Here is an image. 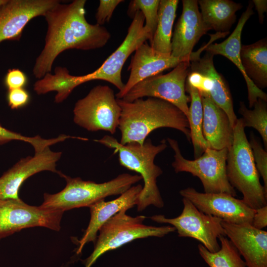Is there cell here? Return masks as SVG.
I'll use <instances>...</instances> for the list:
<instances>
[{
	"label": "cell",
	"mask_w": 267,
	"mask_h": 267,
	"mask_svg": "<svg viewBox=\"0 0 267 267\" xmlns=\"http://www.w3.org/2000/svg\"><path fill=\"white\" fill-rule=\"evenodd\" d=\"M86 3V0H75L68 4L60 2L45 13L47 30L44 47L33 69L35 78L41 79L50 73L55 58L64 50L95 49L107 43L111 37L107 30L87 21Z\"/></svg>",
	"instance_id": "cell-1"
},
{
	"label": "cell",
	"mask_w": 267,
	"mask_h": 267,
	"mask_svg": "<svg viewBox=\"0 0 267 267\" xmlns=\"http://www.w3.org/2000/svg\"><path fill=\"white\" fill-rule=\"evenodd\" d=\"M117 101L121 110L118 126L121 144L136 142L142 145L152 131L160 128L178 130L190 140L188 119L173 104L154 97L132 102L117 99Z\"/></svg>",
	"instance_id": "cell-2"
},
{
	"label": "cell",
	"mask_w": 267,
	"mask_h": 267,
	"mask_svg": "<svg viewBox=\"0 0 267 267\" xmlns=\"http://www.w3.org/2000/svg\"><path fill=\"white\" fill-rule=\"evenodd\" d=\"M94 141L114 149V153L118 154L120 164L139 174L141 177L144 185L136 205L138 211H142L150 205L159 208L164 206V201L157 184V178L162 174L163 171L154 163V160L158 154L167 148L165 139L157 145L153 144L150 138L146 139L142 145L136 142L123 145L108 135Z\"/></svg>",
	"instance_id": "cell-3"
},
{
	"label": "cell",
	"mask_w": 267,
	"mask_h": 267,
	"mask_svg": "<svg viewBox=\"0 0 267 267\" xmlns=\"http://www.w3.org/2000/svg\"><path fill=\"white\" fill-rule=\"evenodd\" d=\"M244 128L242 119H237L233 142L228 149L226 175L231 185L242 193L244 203L257 210L267 205V192L260 181Z\"/></svg>",
	"instance_id": "cell-4"
},
{
	"label": "cell",
	"mask_w": 267,
	"mask_h": 267,
	"mask_svg": "<svg viewBox=\"0 0 267 267\" xmlns=\"http://www.w3.org/2000/svg\"><path fill=\"white\" fill-rule=\"evenodd\" d=\"M59 175L66 180L65 187L55 194L45 193L44 202L40 205L42 208L64 212L74 208L89 207L108 196L122 194L142 179L139 175L123 173L109 181L97 183L61 173Z\"/></svg>",
	"instance_id": "cell-5"
},
{
	"label": "cell",
	"mask_w": 267,
	"mask_h": 267,
	"mask_svg": "<svg viewBox=\"0 0 267 267\" xmlns=\"http://www.w3.org/2000/svg\"><path fill=\"white\" fill-rule=\"evenodd\" d=\"M123 210L109 219L100 228L90 255L84 261L85 267H91L104 253L117 249L135 239L148 237H163L174 232L171 225L155 226L143 223L146 217H132Z\"/></svg>",
	"instance_id": "cell-6"
},
{
	"label": "cell",
	"mask_w": 267,
	"mask_h": 267,
	"mask_svg": "<svg viewBox=\"0 0 267 267\" xmlns=\"http://www.w3.org/2000/svg\"><path fill=\"white\" fill-rule=\"evenodd\" d=\"M167 141L175 152L172 166L176 173L185 172L198 177L205 193H225L236 196L226 175L227 149L218 150L208 148L201 156L190 160L182 156L176 140L168 138Z\"/></svg>",
	"instance_id": "cell-7"
},
{
	"label": "cell",
	"mask_w": 267,
	"mask_h": 267,
	"mask_svg": "<svg viewBox=\"0 0 267 267\" xmlns=\"http://www.w3.org/2000/svg\"><path fill=\"white\" fill-rule=\"evenodd\" d=\"M121 111L112 89L98 85L75 103L73 120L88 131H104L113 134L118 128Z\"/></svg>",
	"instance_id": "cell-8"
},
{
	"label": "cell",
	"mask_w": 267,
	"mask_h": 267,
	"mask_svg": "<svg viewBox=\"0 0 267 267\" xmlns=\"http://www.w3.org/2000/svg\"><path fill=\"white\" fill-rule=\"evenodd\" d=\"M190 62L182 61L167 74H159L139 82L122 99L132 102L144 97L159 98L177 107L188 119L190 99L186 94L185 86Z\"/></svg>",
	"instance_id": "cell-9"
},
{
	"label": "cell",
	"mask_w": 267,
	"mask_h": 267,
	"mask_svg": "<svg viewBox=\"0 0 267 267\" xmlns=\"http://www.w3.org/2000/svg\"><path fill=\"white\" fill-rule=\"evenodd\" d=\"M183 209L181 214L174 218L164 215L151 216L153 221L171 224L177 230L178 236L190 237L201 243L209 252L215 253L220 249L219 236H225L221 224L222 220L199 211L189 200L183 198Z\"/></svg>",
	"instance_id": "cell-10"
},
{
	"label": "cell",
	"mask_w": 267,
	"mask_h": 267,
	"mask_svg": "<svg viewBox=\"0 0 267 267\" xmlns=\"http://www.w3.org/2000/svg\"><path fill=\"white\" fill-rule=\"evenodd\" d=\"M144 18L140 11L133 16V20L128 33L120 45L113 52L98 69L83 76H78L79 85L95 80L108 82L115 86L119 91L125 84L122 80L123 67L130 55L147 40L151 42L150 34L144 27Z\"/></svg>",
	"instance_id": "cell-11"
},
{
	"label": "cell",
	"mask_w": 267,
	"mask_h": 267,
	"mask_svg": "<svg viewBox=\"0 0 267 267\" xmlns=\"http://www.w3.org/2000/svg\"><path fill=\"white\" fill-rule=\"evenodd\" d=\"M63 213L29 205L20 198L0 199V239L36 226L59 231Z\"/></svg>",
	"instance_id": "cell-12"
},
{
	"label": "cell",
	"mask_w": 267,
	"mask_h": 267,
	"mask_svg": "<svg viewBox=\"0 0 267 267\" xmlns=\"http://www.w3.org/2000/svg\"><path fill=\"white\" fill-rule=\"evenodd\" d=\"M213 57V54L206 52L202 57L190 61L186 82L196 88L201 96L209 97L222 108L233 128L237 118L231 94L224 78L215 67Z\"/></svg>",
	"instance_id": "cell-13"
},
{
	"label": "cell",
	"mask_w": 267,
	"mask_h": 267,
	"mask_svg": "<svg viewBox=\"0 0 267 267\" xmlns=\"http://www.w3.org/2000/svg\"><path fill=\"white\" fill-rule=\"evenodd\" d=\"M179 194L205 214L229 223L252 224L256 210L248 206L242 199L225 193H201L192 187L181 189Z\"/></svg>",
	"instance_id": "cell-14"
},
{
	"label": "cell",
	"mask_w": 267,
	"mask_h": 267,
	"mask_svg": "<svg viewBox=\"0 0 267 267\" xmlns=\"http://www.w3.org/2000/svg\"><path fill=\"white\" fill-rule=\"evenodd\" d=\"M207 45L206 44L188 56L178 58L158 52L145 42L134 51L129 67L131 71L129 78L123 89L115 95L117 99H122L135 84L148 77L159 74L165 70L175 68L182 61H191L199 59Z\"/></svg>",
	"instance_id": "cell-15"
},
{
	"label": "cell",
	"mask_w": 267,
	"mask_h": 267,
	"mask_svg": "<svg viewBox=\"0 0 267 267\" xmlns=\"http://www.w3.org/2000/svg\"><path fill=\"white\" fill-rule=\"evenodd\" d=\"M60 2L58 0H6L0 6V43L19 40L32 19L45 13Z\"/></svg>",
	"instance_id": "cell-16"
},
{
	"label": "cell",
	"mask_w": 267,
	"mask_h": 267,
	"mask_svg": "<svg viewBox=\"0 0 267 267\" xmlns=\"http://www.w3.org/2000/svg\"><path fill=\"white\" fill-rule=\"evenodd\" d=\"M60 152L51 151L49 146L35 152L34 156L21 159L0 178V199H18V191L23 182L32 175L43 171L60 174L56 169Z\"/></svg>",
	"instance_id": "cell-17"
},
{
	"label": "cell",
	"mask_w": 267,
	"mask_h": 267,
	"mask_svg": "<svg viewBox=\"0 0 267 267\" xmlns=\"http://www.w3.org/2000/svg\"><path fill=\"white\" fill-rule=\"evenodd\" d=\"M226 236L242 256L247 267H267V231L252 224L222 221Z\"/></svg>",
	"instance_id": "cell-18"
},
{
	"label": "cell",
	"mask_w": 267,
	"mask_h": 267,
	"mask_svg": "<svg viewBox=\"0 0 267 267\" xmlns=\"http://www.w3.org/2000/svg\"><path fill=\"white\" fill-rule=\"evenodd\" d=\"M182 11L173 34L172 52L175 57L190 55L195 44L211 30L203 21L196 0H182Z\"/></svg>",
	"instance_id": "cell-19"
},
{
	"label": "cell",
	"mask_w": 267,
	"mask_h": 267,
	"mask_svg": "<svg viewBox=\"0 0 267 267\" xmlns=\"http://www.w3.org/2000/svg\"><path fill=\"white\" fill-rule=\"evenodd\" d=\"M142 187L139 184L132 186L114 200L105 201L102 199L89 207L90 219L82 238L78 241L77 255L81 253L86 244L95 243L100 228L112 217L122 210L127 211L137 205Z\"/></svg>",
	"instance_id": "cell-20"
},
{
	"label": "cell",
	"mask_w": 267,
	"mask_h": 267,
	"mask_svg": "<svg viewBox=\"0 0 267 267\" xmlns=\"http://www.w3.org/2000/svg\"><path fill=\"white\" fill-rule=\"evenodd\" d=\"M253 3L250 1L246 10L242 13L237 25L230 35L221 43L209 44L205 51L210 54L222 55L230 60L239 69L246 82L250 108L254 106L258 98L267 101V95L257 88L246 75L240 59L241 34L247 21L254 14Z\"/></svg>",
	"instance_id": "cell-21"
},
{
	"label": "cell",
	"mask_w": 267,
	"mask_h": 267,
	"mask_svg": "<svg viewBox=\"0 0 267 267\" xmlns=\"http://www.w3.org/2000/svg\"><path fill=\"white\" fill-rule=\"evenodd\" d=\"M203 110L202 132L209 147L228 149L233 140V128L226 113L209 97L201 96Z\"/></svg>",
	"instance_id": "cell-22"
},
{
	"label": "cell",
	"mask_w": 267,
	"mask_h": 267,
	"mask_svg": "<svg viewBox=\"0 0 267 267\" xmlns=\"http://www.w3.org/2000/svg\"><path fill=\"white\" fill-rule=\"evenodd\" d=\"M203 22L218 33L229 32L236 20V12L242 7L230 0H197Z\"/></svg>",
	"instance_id": "cell-23"
},
{
	"label": "cell",
	"mask_w": 267,
	"mask_h": 267,
	"mask_svg": "<svg viewBox=\"0 0 267 267\" xmlns=\"http://www.w3.org/2000/svg\"><path fill=\"white\" fill-rule=\"evenodd\" d=\"M240 59L247 77L262 89L267 87V40L241 45Z\"/></svg>",
	"instance_id": "cell-24"
},
{
	"label": "cell",
	"mask_w": 267,
	"mask_h": 267,
	"mask_svg": "<svg viewBox=\"0 0 267 267\" xmlns=\"http://www.w3.org/2000/svg\"><path fill=\"white\" fill-rule=\"evenodd\" d=\"M178 3V0H160L157 25L150 45L158 52L171 54L172 30Z\"/></svg>",
	"instance_id": "cell-25"
},
{
	"label": "cell",
	"mask_w": 267,
	"mask_h": 267,
	"mask_svg": "<svg viewBox=\"0 0 267 267\" xmlns=\"http://www.w3.org/2000/svg\"><path fill=\"white\" fill-rule=\"evenodd\" d=\"M185 88L190 99L188 120L190 140L193 146L194 157V159H197L203 154L207 148H210L202 132L203 106L198 90L187 82H185Z\"/></svg>",
	"instance_id": "cell-26"
},
{
	"label": "cell",
	"mask_w": 267,
	"mask_h": 267,
	"mask_svg": "<svg viewBox=\"0 0 267 267\" xmlns=\"http://www.w3.org/2000/svg\"><path fill=\"white\" fill-rule=\"evenodd\" d=\"M221 247L217 252H209L203 245H198L200 255L209 267H247L239 252L226 236H219Z\"/></svg>",
	"instance_id": "cell-27"
},
{
	"label": "cell",
	"mask_w": 267,
	"mask_h": 267,
	"mask_svg": "<svg viewBox=\"0 0 267 267\" xmlns=\"http://www.w3.org/2000/svg\"><path fill=\"white\" fill-rule=\"evenodd\" d=\"M253 110L247 108L243 102H240L239 113L243 126L252 127L260 134L267 150V101L258 98L254 105Z\"/></svg>",
	"instance_id": "cell-28"
},
{
	"label": "cell",
	"mask_w": 267,
	"mask_h": 267,
	"mask_svg": "<svg viewBox=\"0 0 267 267\" xmlns=\"http://www.w3.org/2000/svg\"><path fill=\"white\" fill-rule=\"evenodd\" d=\"M159 3V0H134L130 2L129 6L130 15L133 17L137 11L142 13L145 22L144 27L152 40L157 25Z\"/></svg>",
	"instance_id": "cell-29"
},
{
	"label": "cell",
	"mask_w": 267,
	"mask_h": 267,
	"mask_svg": "<svg viewBox=\"0 0 267 267\" xmlns=\"http://www.w3.org/2000/svg\"><path fill=\"white\" fill-rule=\"evenodd\" d=\"M12 140H18L28 142L34 147L35 152H38L47 146L61 141L62 138L60 136L49 139H45L39 136L27 137L10 131L0 125V143H3Z\"/></svg>",
	"instance_id": "cell-30"
},
{
	"label": "cell",
	"mask_w": 267,
	"mask_h": 267,
	"mask_svg": "<svg viewBox=\"0 0 267 267\" xmlns=\"http://www.w3.org/2000/svg\"><path fill=\"white\" fill-rule=\"evenodd\" d=\"M257 171L263 179L264 187L267 192V152L259 141L251 134L249 141Z\"/></svg>",
	"instance_id": "cell-31"
},
{
	"label": "cell",
	"mask_w": 267,
	"mask_h": 267,
	"mask_svg": "<svg viewBox=\"0 0 267 267\" xmlns=\"http://www.w3.org/2000/svg\"><path fill=\"white\" fill-rule=\"evenodd\" d=\"M122 0H100L95 15L96 24L102 26L110 20L116 7Z\"/></svg>",
	"instance_id": "cell-32"
},
{
	"label": "cell",
	"mask_w": 267,
	"mask_h": 267,
	"mask_svg": "<svg viewBox=\"0 0 267 267\" xmlns=\"http://www.w3.org/2000/svg\"><path fill=\"white\" fill-rule=\"evenodd\" d=\"M29 99L28 92L23 88L10 89L8 92V104L13 109L25 106L29 102Z\"/></svg>",
	"instance_id": "cell-33"
},
{
	"label": "cell",
	"mask_w": 267,
	"mask_h": 267,
	"mask_svg": "<svg viewBox=\"0 0 267 267\" xmlns=\"http://www.w3.org/2000/svg\"><path fill=\"white\" fill-rule=\"evenodd\" d=\"M27 82L25 74L18 69H9L5 78V84L9 90L23 88Z\"/></svg>",
	"instance_id": "cell-34"
},
{
	"label": "cell",
	"mask_w": 267,
	"mask_h": 267,
	"mask_svg": "<svg viewBox=\"0 0 267 267\" xmlns=\"http://www.w3.org/2000/svg\"><path fill=\"white\" fill-rule=\"evenodd\" d=\"M252 225L260 230L267 226V205L256 210L253 218Z\"/></svg>",
	"instance_id": "cell-35"
},
{
	"label": "cell",
	"mask_w": 267,
	"mask_h": 267,
	"mask_svg": "<svg viewBox=\"0 0 267 267\" xmlns=\"http://www.w3.org/2000/svg\"><path fill=\"white\" fill-rule=\"evenodd\" d=\"M252 3L258 12L259 22L261 24H263L264 20V13L267 11V0H253Z\"/></svg>",
	"instance_id": "cell-36"
},
{
	"label": "cell",
	"mask_w": 267,
	"mask_h": 267,
	"mask_svg": "<svg viewBox=\"0 0 267 267\" xmlns=\"http://www.w3.org/2000/svg\"><path fill=\"white\" fill-rule=\"evenodd\" d=\"M6 0H0V6L5 2Z\"/></svg>",
	"instance_id": "cell-37"
}]
</instances>
